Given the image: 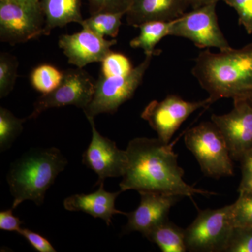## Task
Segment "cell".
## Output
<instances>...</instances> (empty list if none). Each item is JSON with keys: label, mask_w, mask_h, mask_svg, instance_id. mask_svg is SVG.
<instances>
[{"label": "cell", "mask_w": 252, "mask_h": 252, "mask_svg": "<svg viewBox=\"0 0 252 252\" xmlns=\"http://www.w3.org/2000/svg\"><path fill=\"white\" fill-rule=\"evenodd\" d=\"M123 13L97 12L84 19L81 27L90 30L101 36L117 37L122 26Z\"/></svg>", "instance_id": "20"}, {"label": "cell", "mask_w": 252, "mask_h": 252, "mask_svg": "<svg viewBox=\"0 0 252 252\" xmlns=\"http://www.w3.org/2000/svg\"><path fill=\"white\" fill-rule=\"evenodd\" d=\"M189 7L187 0H132L126 18L135 28L149 21L170 22L183 16Z\"/></svg>", "instance_id": "15"}, {"label": "cell", "mask_w": 252, "mask_h": 252, "mask_svg": "<svg viewBox=\"0 0 252 252\" xmlns=\"http://www.w3.org/2000/svg\"><path fill=\"white\" fill-rule=\"evenodd\" d=\"M144 237L157 245L162 252L187 251L185 229L169 220L157 225Z\"/></svg>", "instance_id": "18"}, {"label": "cell", "mask_w": 252, "mask_h": 252, "mask_svg": "<svg viewBox=\"0 0 252 252\" xmlns=\"http://www.w3.org/2000/svg\"><path fill=\"white\" fill-rule=\"evenodd\" d=\"M140 203L134 211L126 213V233L140 232L145 236L150 230L168 220L170 209L182 197L152 192H141Z\"/></svg>", "instance_id": "14"}, {"label": "cell", "mask_w": 252, "mask_h": 252, "mask_svg": "<svg viewBox=\"0 0 252 252\" xmlns=\"http://www.w3.org/2000/svg\"><path fill=\"white\" fill-rule=\"evenodd\" d=\"M245 100L248 101L249 103L251 104V105L252 106V94L251 96H250V97H248V98L245 99Z\"/></svg>", "instance_id": "34"}, {"label": "cell", "mask_w": 252, "mask_h": 252, "mask_svg": "<svg viewBox=\"0 0 252 252\" xmlns=\"http://www.w3.org/2000/svg\"><path fill=\"white\" fill-rule=\"evenodd\" d=\"M233 228L230 205L199 210L196 218L185 229L187 251L225 252Z\"/></svg>", "instance_id": "6"}, {"label": "cell", "mask_w": 252, "mask_h": 252, "mask_svg": "<svg viewBox=\"0 0 252 252\" xmlns=\"http://www.w3.org/2000/svg\"><path fill=\"white\" fill-rule=\"evenodd\" d=\"M242 179L238 187L239 193L252 191V149L240 158Z\"/></svg>", "instance_id": "29"}, {"label": "cell", "mask_w": 252, "mask_h": 252, "mask_svg": "<svg viewBox=\"0 0 252 252\" xmlns=\"http://www.w3.org/2000/svg\"><path fill=\"white\" fill-rule=\"evenodd\" d=\"M126 152L127 165L119 185L122 192L135 190L181 197L216 194L186 183L185 171L172 144L158 138L137 137L129 142Z\"/></svg>", "instance_id": "1"}, {"label": "cell", "mask_w": 252, "mask_h": 252, "mask_svg": "<svg viewBox=\"0 0 252 252\" xmlns=\"http://www.w3.org/2000/svg\"><path fill=\"white\" fill-rule=\"evenodd\" d=\"M209 98L198 102H188L180 96L170 94L163 100H154L141 114L144 120L157 132L158 138L164 143H170L176 131L194 112L211 105Z\"/></svg>", "instance_id": "9"}, {"label": "cell", "mask_w": 252, "mask_h": 252, "mask_svg": "<svg viewBox=\"0 0 252 252\" xmlns=\"http://www.w3.org/2000/svg\"><path fill=\"white\" fill-rule=\"evenodd\" d=\"M45 17L40 4L0 0V40L11 45L42 35Z\"/></svg>", "instance_id": "7"}, {"label": "cell", "mask_w": 252, "mask_h": 252, "mask_svg": "<svg viewBox=\"0 0 252 252\" xmlns=\"http://www.w3.org/2000/svg\"><path fill=\"white\" fill-rule=\"evenodd\" d=\"M18 62L7 53L0 54V97H6L14 89L18 77Z\"/></svg>", "instance_id": "23"}, {"label": "cell", "mask_w": 252, "mask_h": 252, "mask_svg": "<svg viewBox=\"0 0 252 252\" xmlns=\"http://www.w3.org/2000/svg\"><path fill=\"white\" fill-rule=\"evenodd\" d=\"M41 9L45 17L42 35H49L56 28H62L70 23L81 24V0H40Z\"/></svg>", "instance_id": "17"}, {"label": "cell", "mask_w": 252, "mask_h": 252, "mask_svg": "<svg viewBox=\"0 0 252 252\" xmlns=\"http://www.w3.org/2000/svg\"><path fill=\"white\" fill-rule=\"evenodd\" d=\"M233 102L229 113L212 114L211 120L224 137L232 158L239 161L245 152L252 149V106L245 99Z\"/></svg>", "instance_id": "12"}, {"label": "cell", "mask_w": 252, "mask_h": 252, "mask_svg": "<svg viewBox=\"0 0 252 252\" xmlns=\"http://www.w3.org/2000/svg\"><path fill=\"white\" fill-rule=\"evenodd\" d=\"M91 14L97 12L123 13L126 14L132 0H89Z\"/></svg>", "instance_id": "28"}, {"label": "cell", "mask_w": 252, "mask_h": 252, "mask_svg": "<svg viewBox=\"0 0 252 252\" xmlns=\"http://www.w3.org/2000/svg\"><path fill=\"white\" fill-rule=\"evenodd\" d=\"M187 149L207 177L219 179L234 175V166L223 135L213 122H202L185 136Z\"/></svg>", "instance_id": "4"}, {"label": "cell", "mask_w": 252, "mask_h": 252, "mask_svg": "<svg viewBox=\"0 0 252 252\" xmlns=\"http://www.w3.org/2000/svg\"><path fill=\"white\" fill-rule=\"evenodd\" d=\"M20 235H23L28 243L31 244L34 250L39 252H56V249L53 247L47 239L43 237L42 235L38 234L32 230L21 228L18 232Z\"/></svg>", "instance_id": "30"}, {"label": "cell", "mask_w": 252, "mask_h": 252, "mask_svg": "<svg viewBox=\"0 0 252 252\" xmlns=\"http://www.w3.org/2000/svg\"><path fill=\"white\" fill-rule=\"evenodd\" d=\"M63 72L51 64H41L31 74L32 86L43 94H50L61 84Z\"/></svg>", "instance_id": "21"}, {"label": "cell", "mask_w": 252, "mask_h": 252, "mask_svg": "<svg viewBox=\"0 0 252 252\" xmlns=\"http://www.w3.org/2000/svg\"><path fill=\"white\" fill-rule=\"evenodd\" d=\"M67 158L59 149H32L13 162L6 180L14 198L12 208L26 200L44 203L48 189L67 166Z\"/></svg>", "instance_id": "3"}, {"label": "cell", "mask_w": 252, "mask_h": 252, "mask_svg": "<svg viewBox=\"0 0 252 252\" xmlns=\"http://www.w3.org/2000/svg\"><path fill=\"white\" fill-rule=\"evenodd\" d=\"M217 4L205 5L172 21L170 36L186 38L200 49H231L219 25Z\"/></svg>", "instance_id": "8"}, {"label": "cell", "mask_w": 252, "mask_h": 252, "mask_svg": "<svg viewBox=\"0 0 252 252\" xmlns=\"http://www.w3.org/2000/svg\"><path fill=\"white\" fill-rule=\"evenodd\" d=\"M13 208L0 212V229L6 231H16L21 229V220L13 215Z\"/></svg>", "instance_id": "31"}, {"label": "cell", "mask_w": 252, "mask_h": 252, "mask_svg": "<svg viewBox=\"0 0 252 252\" xmlns=\"http://www.w3.org/2000/svg\"><path fill=\"white\" fill-rule=\"evenodd\" d=\"M235 10L238 23L243 26L248 34H252V0H223Z\"/></svg>", "instance_id": "27"}, {"label": "cell", "mask_w": 252, "mask_h": 252, "mask_svg": "<svg viewBox=\"0 0 252 252\" xmlns=\"http://www.w3.org/2000/svg\"><path fill=\"white\" fill-rule=\"evenodd\" d=\"M192 74L211 103L222 98L246 99L252 94V42L217 54L207 49L195 59Z\"/></svg>", "instance_id": "2"}, {"label": "cell", "mask_w": 252, "mask_h": 252, "mask_svg": "<svg viewBox=\"0 0 252 252\" xmlns=\"http://www.w3.org/2000/svg\"><path fill=\"white\" fill-rule=\"evenodd\" d=\"M116 44V39L107 40L84 28L79 32L63 34L59 41L68 63L81 69L91 63L102 62Z\"/></svg>", "instance_id": "13"}, {"label": "cell", "mask_w": 252, "mask_h": 252, "mask_svg": "<svg viewBox=\"0 0 252 252\" xmlns=\"http://www.w3.org/2000/svg\"><path fill=\"white\" fill-rule=\"evenodd\" d=\"M101 63V74L105 77H123L130 74L133 69L128 58L112 51Z\"/></svg>", "instance_id": "25"}, {"label": "cell", "mask_w": 252, "mask_h": 252, "mask_svg": "<svg viewBox=\"0 0 252 252\" xmlns=\"http://www.w3.org/2000/svg\"><path fill=\"white\" fill-rule=\"evenodd\" d=\"M152 55L145 59L130 74L123 77H105L100 74L94 82L92 100L84 109L86 117L94 118L101 114H114L122 104L133 96L147 70Z\"/></svg>", "instance_id": "5"}, {"label": "cell", "mask_w": 252, "mask_h": 252, "mask_svg": "<svg viewBox=\"0 0 252 252\" xmlns=\"http://www.w3.org/2000/svg\"><path fill=\"white\" fill-rule=\"evenodd\" d=\"M26 120V119L16 117L7 109L0 108V150L1 152L9 149L22 132L23 124Z\"/></svg>", "instance_id": "22"}, {"label": "cell", "mask_w": 252, "mask_h": 252, "mask_svg": "<svg viewBox=\"0 0 252 252\" xmlns=\"http://www.w3.org/2000/svg\"><path fill=\"white\" fill-rule=\"evenodd\" d=\"M98 190L89 194H75L64 200V208L68 211L83 212L94 218H100L107 225L111 224L112 217L117 214L126 215L115 207V202L122 190L111 193L104 189V182L99 184Z\"/></svg>", "instance_id": "16"}, {"label": "cell", "mask_w": 252, "mask_h": 252, "mask_svg": "<svg viewBox=\"0 0 252 252\" xmlns=\"http://www.w3.org/2000/svg\"><path fill=\"white\" fill-rule=\"evenodd\" d=\"M171 23L172 21H161L142 23L138 27L140 34L130 41L131 47L143 50L145 56L160 54V50H156V46L164 37L170 35Z\"/></svg>", "instance_id": "19"}, {"label": "cell", "mask_w": 252, "mask_h": 252, "mask_svg": "<svg viewBox=\"0 0 252 252\" xmlns=\"http://www.w3.org/2000/svg\"><path fill=\"white\" fill-rule=\"evenodd\" d=\"M225 252H252V227H234Z\"/></svg>", "instance_id": "26"}, {"label": "cell", "mask_w": 252, "mask_h": 252, "mask_svg": "<svg viewBox=\"0 0 252 252\" xmlns=\"http://www.w3.org/2000/svg\"><path fill=\"white\" fill-rule=\"evenodd\" d=\"M16 1H23V2L32 3V4H37L39 3L40 0H16Z\"/></svg>", "instance_id": "33"}, {"label": "cell", "mask_w": 252, "mask_h": 252, "mask_svg": "<svg viewBox=\"0 0 252 252\" xmlns=\"http://www.w3.org/2000/svg\"><path fill=\"white\" fill-rule=\"evenodd\" d=\"M220 1H223V0H187L189 6L192 7L193 9L201 7L205 5L217 4Z\"/></svg>", "instance_id": "32"}, {"label": "cell", "mask_w": 252, "mask_h": 252, "mask_svg": "<svg viewBox=\"0 0 252 252\" xmlns=\"http://www.w3.org/2000/svg\"><path fill=\"white\" fill-rule=\"evenodd\" d=\"M87 119L92 128V138L83 154L82 163L98 176L97 185L109 177H123L127 161L126 150H121L116 142L99 133L94 118Z\"/></svg>", "instance_id": "11"}, {"label": "cell", "mask_w": 252, "mask_h": 252, "mask_svg": "<svg viewBox=\"0 0 252 252\" xmlns=\"http://www.w3.org/2000/svg\"><path fill=\"white\" fill-rule=\"evenodd\" d=\"M230 205L233 227H252V191L239 193L238 200Z\"/></svg>", "instance_id": "24"}, {"label": "cell", "mask_w": 252, "mask_h": 252, "mask_svg": "<svg viewBox=\"0 0 252 252\" xmlns=\"http://www.w3.org/2000/svg\"><path fill=\"white\" fill-rule=\"evenodd\" d=\"M94 91V82L86 71L81 68L67 69L54 91L36 99L28 119H36L47 109L64 106H75L84 110L92 100Z\"/></svg>", "instance_id": "10"}]
</instances>
